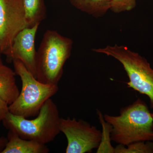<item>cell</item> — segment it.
I'll return each mask as SVG.
<instances>
[{"mask_svg": "<svg viewBox=\"0 0 153 153\" xmlns=\"http://www.w3.org/2000/svg\"><path fill=\"white\" fill-rule=\"evenodd\" d=\"M94 52L111 56L119 61L129 78L128 88L147 96L153 108V69L145 57L123 46H108L92 49Z\"/></svg>", "mask_w": 153, "mask_h": 153, "instance_id": "5", "label": "cell"}, {"mask_svg": "<svg viewBox=\"0 0 153 153\" xmlns=\"http://www.w3.org/2000/svg\"><path fill=\"white\" fill-rule=\"evenodd\" d=\"M59 127L67 139L66 153H90L99 146L101 131L85 121L60 118Z\"/></svg>", "mask_w": 153, "mask_h": 153, "instance_id": "6", "label": "cell"}, {"mask_svg": "<svg viewBox=\"0 0 153 153\" xmlns=\"http://www.w3.org/2000/svg\"><path fill=\"white\" fill-rule=\"evenodd\" d=\"M114 153H153V142H137L127 146L119 144L115 148Z\"/></svg>", "mask_w": 153, "mask_h": 153, "instance_id": "14", "label": "cell"}, {"mask_svg": "<svg viewBox=\"0 0 153 153\" xmlns=\"http://www.w3.org/2000/svg\"><path fill=\"white\" fill-rule=\"evenodd\" d=\"M8 141L1 153H48L49 149L45 144L24 139L11 130L7 134Z\"/></svg>", "mask_w": 153, "mask_h": 153, "instance_id": "9", "label": "cell"}, {"mask_svg": "<svg viewBox=\"0 0 153 153\" xmlns=\"http://www.w3.org/2000/svg\"><path fill=\"white\" fill-rule=\"evenodd\" d=\"M3 65L2 61L1 58V55H0V66Z\"/></svg>", "mask_w": 153, "mask_h": 153, "instance_id": "18", "label": "cell"}, {"mask_svg": "<svg viewBox=\"0 0 153 153\" xmlns=\"http://www.w3.org/2000/svg\"><path fill=\"white\" fill-rule=\"evenodd\" d=\"M71 5L81 12L99 18L110 9L112 0H68Z\"/></svg>", "mask_w": 153, "mask_h": 153, "instance_id": "11", "label": "cell"}, {"mask_svg": "<svg viewBox=\"0 0 153 153\" xmlns=\"http://www.w3.org/2000/svg\"><path fill=\"white\" fill-rule=\"evenodd\" d=\"M27 27H33L40 24L47 17L44 0H23Z\"/></svg>", "mask_w": 153, "mask_h": 153, "instance_id": "12", "label": "cell"}, {"mask_svg": "<svg viewBox=\"0 0 153 153\" xmlns=\"http://www.w3.org/2000/svg\"><path fill=\"white\" fill-rule=\"evenodd\" d=\"M105 120L112 126L111 140L127 146L132 143L153 141V114L140 99L122 108L119 116L105 114Z\"/></svg>", "mask_w": 153, "mask_h": 153, "instance_id": "1", "label": "cell"}, {"mask_svg": "<svg viewBox=\"0 0 153 153\" xmlns=\"http://www.w3.org/2000/svg\"><path fill=\"white\" fill-rule=\"evenodd\" d=\"M137 1L112 0L110 10L115 13L131 11L136 6Z\"/></svg>", "mask_w": 153, "mask_h": 153, "instance_id": "15", "label": "cell"}, {"mask_svg": "<svg viewBox=\"0 0 153 153\" xmlns=\"http://www.w3.org/2000/svg\"><path fill=\"white\" fill-rule=\"evenodd\" d=\"M13 62L15 73L22 80V89L18 98L9 105V111L27 118L37 116L44 103L57 93L58 85L40 82L21 61Z\"/></svg>", "mask_w": 153, "mask_h": 153, "instance_id": "4", "label": "cell"}, {"mask_svg": "<svg viewBox=\"0 0 153 153\" xmlns=\"http://www.w3.org/2000/svg\"><path fill=\"white\" fill-rule=\"evenodd\" d=\"M60 119L57 105L49 98L34 119H27L9 111L2 122L6 128L22 138L46 144L54 140L60 132Z\"/></svg>", "mask_w": 153, "mask_h": 153, "instance_id": "3", "label": "cell"}, {"mask_svg": "<svg viewBox=\"0 0 153 153\" xmlns=\"http://www.w3.org/2000/svg\"><path fill=\"white\" fill-rule=\"evenodd\" d=\"M1 53H0V55H1Z\"/></svg>", "mask_w": 153, "mask_h": 153, "instance_id": "19", "label": "cell"}, {"mask_svg": "<svg viewBox=\"0 0 153 153\" xmlns=\"http://www.w3.org/2000/svg\"><path fill=\"white\" fill-rule=\"evenodd\" d=\"M23 0H0V53L10 49L16 36L27 28Z\"/></svg>", "mask_w": 153, "mask_h": 153, "instance_id": "7", "label": "cell"}, {"mask_svg": "<svg viewBox=\"0 0 153 153\" xmlns=\"http://www.w3.org/2000/svg\"><path fill=\"white\" fill-rule=\"evenodd\" d=\"M15 71L7 66H0V98L9 105L18 98L20 91L16 83Z\"/></svg>", "mask_w": 153, "mask_h": 153, "instance_id": "10", "label": "cell"}, {"mask_svg": "<svg viewBox=\"0 0 153 153\" xmlns=\"http://www.w3.org/2000/svg\"><path fill=\"white\" fill-rule=\"evenodd\" d=\"M100 123L102 126V131H101V139L99 146L97 149L96 153H114L115 148L111 146V134L112 131V126L105 121L103 115L99 110H97Z\"/></svg>", "mask_w": 153, "mask_h": 153, "instance_id": "13", "label": "cell"}, {"mask_svg": "<svg viewBox=\"0 0 153 153\" xmlns=\"http://www.w3.org/2000/svg\"><path fill=\"white\" fill-rule=\"evenodd\" d=\"M39 25L26 28L20 32L14 39L12 46L5 53L9 62L18 60L36 78V57L35 39Z\"/></svg>", "mask_w": 153, "mask_h": 153, "instance_id": "8", "label": "cell"}, {"mask_svg": "<svg viewBox=\"0 0 153 153\" xmlns=\"http://www.w3.org/2000/svg\"><path fill=\"white\" fill-rule=\"evenodd\" d=\"M72 46L70 38L55 30H47L36 53V79L43 83L58 85Z\"/></svg>", "mask_w": 153, "mask_h": 153, "instance_id": "2", "label": "cell"}, {"mask_svg": "<svg viewBox=\"0 0 153 153\" xmlns=\"http://www.w3.org/2000/svg\"><path fill=\"white\" fill-rule=\"evenodd\" d=\"M9 105L0 98V123L9 112Z\"/></svg>", "mask_w": 153, "mask_h": 153, "instance_id": "16", "label": "cell"}, {"mask_svg": "<svg viewBox=\"0 0 153 153\" xmlns=\"http://www.w3.org/2000/svg\"><path fill=\"white\" fill-rule=\"evenodd\" d=\"M7 141V138L4 137H0V153L2 151L5 147Z\"/></svg>", "mask_w": 153, "mask_h": 153, "instance_id": "17", "label": "cell"}]
</instances>
